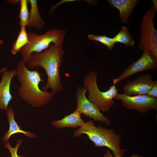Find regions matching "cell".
I'll return each mask as SVG.
<instances>
[{
	"instance_id": "17",
	"label": "cell",
	"mask_w": 157,
	"mask_h": 157,
	"mask_svg": "<svg viewBox=\"0 0 157 157\" xmlns=\"http://www.w3.org/2000/svg\"><path fill=\"white\" fill-rule=\"evenodd\" d=\"M113 38L115 43L120 42L127 46H133L134 44L129 30L125 26H122L119 32Z\"/></svg>"
},
{
	"instance_id": "19",
	"label": "cell",
	"mask_w": 157,
	"mask_h": 157,
	"mask_svg": "<svg viewBox=\"0 0 157 157\" xmlns=\"http://www.w3.org/2000/svg\"><path fill=\"white\" fill-rule=\"evenodd\" d=\"M23 142L22 140L21 139L17 141L15 147H13L8 141L5 142L4 144L6 148L9 151L11 157H24L23 156H18L17 152L19 147Z\"/></svg>"
},
{
	"instance_id": "23",
	"label": "cell",
	"mask_w": 157,
	"mask_h": 157,
	"mask_svg": "<svg viewBox=\"0 0 157 157\" xmlns=\"http://www.w3.org/2000/svg\"><path fill=\"white\" fill-rule=\"evenodd\" d=\"M151 2L153 4V8L156 12L157 11V1L156 0H152Z\"/></svg>"
},
{
	"instance_id": "24",
	"label": "cell",
	"mask_w": 157,
	"mask_h": 157,
	"mask_svg": "<svg viewBox=\"0 0 157 157\" xmlns=\"http://www.w3.org/2000/svg\"><path fill=\"white\" fill-rule=\"evenodd\" d=\"M4 43V41L3 40H0V46L3 44ZM7 68L6 67H4L0 69V74L1 73H2L4 71L7 70Z\"/></svg>"
},
{
	"instance_id": "4",
	"label": "cell",
	"mask_w": 157,
	"mask_h": 157,
	"mask_svg": "<svg viewBox=\"0 0 157 157\" xmlns=\"http://www.w3.org/2000/svg\"><path fill=\"white\" fill-rule=\"evenodd\" d=\"M65 34V30L56 28L49 29L42 35L33 32L28 33V43L20 51L23 60L26 63L32 53L44 51L48 48L51 43L63 45Z\"/></svg>"
},
{
	"instance_id": "7",
	"label": "cell",
	"mask_w": 157,
	"mask_h": 157,
	"mask_svg": "<svg viewBox=\"0 0 157 157\" xmlns=\"http://www.w3.org/2000/svg\"><path fill=\"white\" fill-rule=\"evenodd\" d=\"M157 69V59L150 51L145 50L139 59L128 65L120 75L113 79V83L115 85L137 73Z\"/></svg>"
},
{
	"instance_id": "12",
	"label": "cell",
	"mask_w": 157,
	"mask_h": 157,
	"mask_svg": "<svg viewBox=\"0 0 157 157\" xmlns=\"http://www.w3.org/2000/svg\"><path fill=\"white\" fill-rule=\"evenodd\" d=\"M112 7L117 9L119 11V18L122 24H129L127 20L128 17L131 15L139 0H107Z\"/></svg>"
},
{
	"instance_id": "9",
	"label": "cell",
	"mask_w": 157,
	"mask_h": 157,
	"mask_svg": "<svg viewBox=\"0 0 157 157\" xmlns=\"http://www.w3.org/2000/svg\"><path fill=\"white\" fill-rule=\"evenodd\" d=\"M87 90L83 87L79 86L76 90L77 106L76 109L81 114L92 118L94 121L101 122L109 126L110 119L102 114L100 111L85 96Z\"/></svg>"
},
{
	"instance_id": "2",
	"label": "cell",
	"mask_w": 157,
	"mask_h": 157,
	"mask_svg": "<svg viewBox=\"0 0 157 157\" xmlns=\"http://www.w3.org/2000/svg\"><path fill=\"white\" fill-rule=\"evenodd\" d=\"M16 70L20 84L18 93L24 101L33 107H39L51 100L53 96L52 93L43 91L39 88L40 83L44 80L38 71L29 70L23 59L18 63Z\"/></svg>"
},
{
	"instance_id": "6",
	"label": "cell",
	"mask_w": 157,
	"mask_h": 157,
	"mask_svg": "<svg viewBox=\"0 0 157 157\" xmlns=\"http://www.w3.org/2000/svg\"><path fill=\"white\" fill-rule=\"evenodd\" d=\"M156 13L151 6L143 17L140 26V37L139 47L141 50L150 51L157 59V31L154 23Z\"/></svg>"
},
{
	"instance_id": "5",
	"label": "cell",
	"mask_w": 157,
	"mask_h": 157,
	"mask_svg": "<svg viewBox=\"0 0 157 157\" xmlns=\"http://www.w3.org/2000/svg\"><path fill=\"white\" fill-rule=\"evenodd\" d=\"M98 75L94 71L89 72L84 78L83 87L88 91L87 97L89 100L100 110L103 112L109 111L114 105V97L118 93L115 85L109 89L102 92L99 89L97 83Z\"/></svg>"
},
{
	"instance_id": "25",
	"label": "cell",
	"mask_w": 157,
	"mask_h": 157,
	"mask_svg": "<svg viewBox=\"0 0 157 157\" xmlns=\"http://www.w3.org/2000/svg\"><path fill=\"white\" fill-rule=\"evenodd\" d=\"M8 1L12 4H16L19 3L20 0H8Z\"/></svg>"
},
{
	"instance_id": "1",
	"label": "cell",
	"mask_w": 157,
	"mask_h": 157,
	"mask_svg": "<svg viewBox=\"0 0 157 157\" xmlns=\"http://www.w3.org/2000/svg\"><path fill=\"white\" fill-rule=\"evenodd\" d=\"M64 53L62 45L52 44L48 48L40 53H32L29 60L26 63L28 69H33L40 66L44 69L47 79L42 90L47 92L48 89H51L53 95L63 89L60 67Z\"/></svg>"
},
{
	"instance_id": "14",
	"label": "cell",
	"mask_w": 157,
	"mask_h": 157,
	"mask_svg": "<svg viewBox=\"0 0 157 157\" xmlns=\"http://www.w3.org/2000/svg\"><path fill=\"white\" fill-rule=\"evenodd\" d=\"M6 112L9 124V128L8 131L4 135L2 139L3 141H8L12 135L18 133H23L29 138H34L36 137L35 134L23 131L18 126L14 119V111L11 107H8Z\"/></svg>"
},
{
	"instance_id": "8",
	"label": "cell",
	"mask_w": 157,
	"mask_h": 157,
	"mask_svg": "<svg viewBox=\"0 0 157 157\" xmlns=\"http://www.w3.org/2000/svg\"><path fill=\"white\" fill-rule=\"evenodd\" d=\"M114 99L121 101L126 109L137 110L143 114L150 110H157V98L147 94L129 96L117 93Z\"/></svg>"
},
{
	"instance_id": "3",
	"label": "cell",
	"mask_w": 157,
	"mask_h": 157,
	"mask_svg": "<svg viewBox=\"0 0 157 157\" xmlns=\"http://www.w3.org/2000/svg\"><path fill=\"white\" fill-rule=\"evenodd\" d=\"M74 137L85 134L97 147H106L112 152L115 157H123L127 149L120 148L122 135L115 133L113 129L101 126L97 127L94 122L89 120L74 132Z\"/></svg>"
},
{
	"instance_id": "10",
	"label": "cell",
	"mask_w": 157,
	"mask_h": 157,
	"mask_svg": "<svg viewBox=\"0 0 157 157\" xmlns=\"http://www.w3.org/2000/svg\"><path fill=\"white\" fill-rule=\"evenodd\" d=\"M152 78L151 75L147 73L127 81L123 88L124 94L129 96L147 94L153 85Z\"/></svg>"
},
{
	"instance_id": "21",
	"label": "cell",
	"mask_w": 157,
	"mask_h": 157,
	"mask_svg": "<svg viewBox=\"0 0 157 157\" xmlns=\"http://www.w3.org/2000/svg\"><path fill=\"white\" fill-rule=\"evenodd\" d=\"M76 1L75 0H63L60 1L58 3L56 4L53 5L51 7V8L50 10V13H52L54 10L59 5L63 4V3L66 2H70Z\"/></svg>"
},
{
	"instance_id": "16",
	"label": "cell",
	"mask_w": 157,
	"mask_h": 157,
	"mask_svg": "<svg viewBox=\"0 0 157 157\" xmlns=\"http://www.w3.org/2000/svg\"><path fill=\"white\" fill-rule=\"evenodd\" d=\"M26 27H21V29L17 38L13 44L11 50V53L13 55H15L25 46L29 42Z\"/></svg>"
},
{
	"instance_id": "22",
	"label": "cell",
	"mask_w": 157,
	"mask_h": 157,
	"mask_svg": "<svg viewBox=\"0 0 157 157\" xmlns=\"http://www.w3.org/2000/svg\"><path fill=\"white\" fill-rule=\"evenodd\" d=\"M104 157H114L110 151L108 150L107 149L104 153ZM130 157H144L142 156H139L138 154H134L132 155Z\"/></svg>"
},
{
	"instance_id": "15",
	"label": "cell",
	"mask_w": 157,
	"mask_h": 157,
	"mask_svg": "<svg viewBox=\"0 0 157 157\" xmlns=\"http://www.w3.org/2000/svg\"><path fill=\"white\" fill-rule=\"evenodd\" d=\"M30 5L29 19L26 27H33L38 29L42 28L45 22L41 17L38 6L37 0H28Z\"/></svg>"
},
{
	"instance_id": "11",
	"label": "cell",
	"mask_w": 157,
	"mask_h": 157,
	"mask_svg": "<svg viewBox=\"0 0 157 157\" xmlns=\"http://www.w3.org/2000/svg\"><path fill=\"white\" fill-rule=\"evenodd\" d=\"M16 71L13 69L2 73L0 81V109L7 111L8 105L13 98L10 91L11 80L16 75Z\"/></svg>"
},
{
	"instance_id": "18",
	"label": "cell",
	"mask_w": 157,
	"mask_h": 157,
	"mask_svg": "<svg viewBox=\"0 0 157 157\" xmlns=\"http://www.w3.org/2000/svg\"><path fill=\"white\" fill-rule=\"evenodd\" d=\"M28 3V0H20V9L19 18V25L20 27H26L28 24L29 16Z\"/></svg>"
},
{
	"instance_id": "13",
	"label": "cell",
	"mask_w": 157,
	"mask_h": 157,
	"mask_svg": "<svg viewBox=\"0 0 157 157\" xmlns=\"http://www.w3.org/2000/svg\"><path fill=\"white\" fill-rule=\"evenodd\" d=\"M81 114L79 111L76 109L72 113L65 116L61 119L53 121L52 124L59 129L64 128L74 129L81 127L85 123L81 118Z\"/></svg>"
},
{
	"instance_id": "20",
	"label": "cell",
	"mask_w": 157,
	"mask_h": 157,
	"mask_svg": "<svg viewBox=\"0 0 157 157\" xmlns=\"http://www.w3.org/2000/svg\"><path fill=\"white\" fill-rule=\"evenodd\" d=\"M147 95L157 98V81H154L152 86L147 94Z\"/></svg>"
}]
</instances>
